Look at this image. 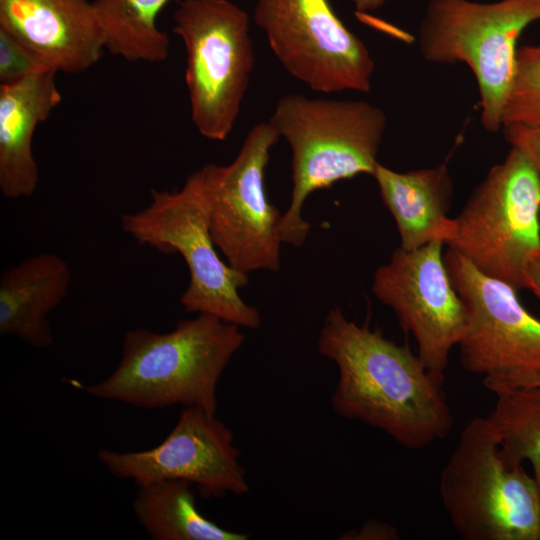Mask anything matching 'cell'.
Listing matches in <instances>:
<instances>
[{"label": "cell", "mask_w": 540, "mask_h": 540, "mask_svg": "<svg viewBox=\"0 0 540 540\" xmlns=\"http://www.w3.org/2000/svg\"><path fill=\"white\" fill-rule=\"evenodd\" d=\"M358 13H367L381 8L387 0H347Z\"/></svg>", "instance_id": "26"}, {"label": "cell", "mask_w": 540, "mask_h": 540, "mask_svg": "<svg viewBox=\"0 0 540 540\" xmlns=\"http://www.w3.org/2000/svg\"><path fill=\"white\" fill-rule=\"evenodd\" d=\"M444 261L467 311L458 344L463 369L481 376L488 390L540 381V320L523 306L518 291L451 248Z\"/></svg>", "instance_id": "9"}, {"label": "cell", "mask_w": 540, "mask_h": 540, "mask_svg": "<svg viewBox=\"0 0 540 540\" xmlns=\"http://www.w3.org/2000/svg\"><path fill=\"white\" fill-rule=\"evenodd\" d=\"M372 176L394 218L400 248L413 250L434 240L446 245L454 230V220L448 216L453 182L447 161L406 172L378 162Z\"/></svg>", "instance_id": "17"}, {"label": "cell", "mask_w": 540, "mask_h": 540, "mask_svg": "<svg viewBox=\"0 0 540 540\" xmlns=\"http://www.w3.org/2000/svg\"><path fill=\"white\" fill-rule=\"evenodd\" d=\"M46 69L14 36L0 28V84L19 81Z\"/></svg>", "instance_id": "22"}, {"label": "cell", "mask_w": 540, "mask_h": 540, "mask_svg": "<svg viewBox=\"0 0 540 540\" xmlns=\"http://www.w3.org/2000/svg\"><path fill=\"white\" fill-rule=\"evenodd\" d=\"M56 73L43 69L0 84V189L5 198H27L37 188L39 172L32 139L39 123L62 100Z\"/></svg>", "instance_id": "15"}, {"label": "cell", "mask_w": 540, "mask_h": 540, "mask_svg": "<svg viewBox=\"0 0 540 540\" xmlns=\"http://www.w3.org/2000/svg\"><path fill=\"white\" fill-rule=\"evenodd\" d=\"M170 0H93L104 46L127 61L161 62L169 54L168 35L157 26Z\"/></svg>", "instance_id": "19"}, {"label": "cell", "mask_w": 540, "mask_h": 540, "mask_svg": "<svg viewBox=\"0 0 540 540\" xmlns=\"http://www.w3.org/2000/svg\"><path fill=\"white\" fill-rule=\"evenodd\" d=\"M510 124L540 125V44L518 49L517 69L503 116Z\"/></svg>", "instance_id": "21"}, {"label": "cell", "mask_w": 540, "mask_h": 540, "mask_svg": "<svg viewBox=\"0 0 540 540\" xmlns=\"http://www.w3.org/2000/svg\"><path fill=\"white\" fill-rule=\"evenodd\" d=\"M279 140L269 121L258 123L230 164L208 163L198 170L213 241L229 265L246 273L280 269L282 215L265 189L270 151Z\"/></svg>", "instance_id": "10"}, {"label": "cell", "mask_w": 540, "mask_h": 540, "mask_svg": "<svg viewBox=\"0 0 540 540\" xmlns=\"http://www.w3.org/2000/svg\"><path fill=\"white\" fill-rule=\"evenodd\" d=\"M254 21L283 68L312 90L370 91L374 59L329 0H256Z\"/></svg>", "instance_id": "11"}, {"label": "cell", "mask_w": 540, "mask_h": 540, "mask_svg": "<svg viewBox=\"0 0 540 540\" xmlns=\"http://www.w3.org/2000/svg\"><path fill=\"white\" fill-rule=\"evenodd\" d=\"M173 21L185 47L193 124L203 137L223 141L235 125L254 69L249 16L229 0H182Z\"/></svg>", "instance_id": "7"}, {"label": "cell", "mask_w": 540, "mask_h": 540, "mask_svg": "<svg viewBox=\"0 0 540 540\" xmlns=\"http://www.w3.org/2000/svg\"><path fill=\"white\" fill-rule=\"evenodd\" d=\"M495 404L486 417L493 427L505 458L528 462L540 481V381L519 386L491 388Z\"/></svg>", "instance_id": "20"}, {"label": "cell", "mask_w": 540, "mask_h": 540, "mask_svg": "<svg viewBox=\"0 0 540 540\" xmlns=\"http://www.w3.org/2000/svg\"><path fill=\"white\" fill-rule=\"evenodd\" d=\"M317 349L338 369L330 402L339 416L378 428L412 450L449 435L454 418L444 381L407 345L356 324L335 307L324 320Z\"/></svg>", "instance_id": "1"}, {"label": "cell", "mask_w": 540, "mask_h": 540, "mask_svg": "<svg viewBox=\"0 0 540 540\" xmlns=\"http://www.w3.org/2000/svg\"><path fill=\"white\" fill-rule=\"evenodd\" d=\"M342 540H397L398 530L392 525L379 521L367 520L359 529H354L342 534Z\"/></svg>", "instance_id": "24"}, {"label": "cell", "mask_w": 540, "mask_h": 540, "mask_svg": "<svg viewBox=\"0 0 540 540\" xmlns=\"http://www.w3.org/2000/svg\"><path fill=\"white\" fill-rule=\"evenodd\" d=\"M538 485H539V489H540V481L538 482Z\"/></svg>", "instance_id": "27"}, {"label": "cell", "mask_w": 540, "mask_h": 540, "mask_svg": "<svg viewBox=\"0 0 540 540\" xmlns=\"http://www.w3.org/2000/svg\"><path fill=\"white\" fill-rule=\"evenodd\" d=\"M540 21V0H429L418 32L421 56L465 64L476 80L481 124L497 133L517 69L518 40Z\"/></svg>", "instance_id": "5"}, {"label": "cell", "mask_w": 540, "mask_h": 540, "mask_svg": "<svg viewBox=\"0 0 540 540\" xmlns=\"http://www.w3.org/2000/svg\"><path fill=\"white\" fill-rule=\"evenodd\" d=\"M72 274L67 261L39 253L6 267L0 275V334L34 348H47L54 337L48 321L68 294Z\"/></svg>", "instance_id": "16"}, {"label": "cell", "mask_w": 540, "mask_h": 540, "mask_svg": "<svg viewBox=\"0 0 540 540\" xmlns=\"http://www.w3.org/2000/svg\"><path fill=\"white\" fill-rule=\"evenodd\" d=\"M439 494L464 540H540V489L523 467L507 460L484 418L462 429L443 467Z\"/></svg>", "instance_id": "4"}, {"label": "cell", "mask_w": 540, "mask_h": 540, "mask_svg": "<svg viewBox=\"0 0 540 540\" xmlns=\"http://www.w3.org/2000/svg\"><path fill=\"white\" fill-rule=\"evenodd\" d=\"M445 242L413 250L397 248L373 276L372 291L413 336L427 370L444 381L450 353L467 327V311L444 261Z\"/></svg>", "instance_id": "12"}, {"label": "cell", "mask_w": 540, "mask_h": 540, "mask_svg": "<svg viewBox=\"0 0 540 540\" xmlns=\"http://www.w3.org/2000/svg\"><path fill=\"white\" fill-rule=\"evenodd\" d=\"M501 130L510 147L519 150L530 162L540 183V125L510 124Z\"/></svg>", "instance_id": "23"}, {"label": "cell", "mask_w": 540, "mask_h": 540, "mask_svg": "<svg viewBox=\"0 0 540 540\" xmlns=\"http://www.w3.org/2000/svg\"><path fill=\"white\" fill-rule=\"evenodd\" d=\"M269 122L292 154L291 199L281 218V240L301 247L311 229L302 216L305 200L338 181L372 176L387 117L364 100L288 94L278 100Z\"/></svg>", "instance_id": "3"}, {"label": "cell", "mask_w": 540, "mask_h": 540, "mask_svg": "<svg viewBox=\"0 0 540 540\" xmlns=\"http://www.w3.org/2000/svg\"><path fill=\"white\" fill-rule=\"evenodd\" d=\"M194 485L161 480L138 485L132 506L138 522L153 540H247L249 534L227 530L197 508Z\"/></svg>", "instance_id": "18"}, {"label": "cell", "mask_w": 540, "mask_h": 540, "mask_svg": "<svg viewBox=\"0 0 540 540\" xmlns=\"http://www.w3.org/2000/svg\"><path fill=\"white\" fill-rule=\"evenodd\" d=\"M454 220L446 243L483 274L525 288L529 257L540 250V183L516 148L495 164Z\"/></svg>", "instance_id": "8"}, {"label": "cell", "mask_w": 540, "mask_h": 540, "mask_svg": "<svg viewBox=\"0 0 540 540\" xmlns=\"http://www.w3.org/2000/svg\"><path fill=\"white\" fill-rule=\"evenodd\" d=\"M525 288L540 298V250L532 254L524 270Z\"/></svg>", "instance_id": "25"}, {"label": "cell", "mask_w": 540, "mask_h": 540, "mask_svg": "<svg viewBox=\"0 0 540 540\" xmlns=\"http://www.w3.org/2000/svg\"><path fill=\"white\" fill-rule=\"evenodd\" d=\"M0 28L55 72H82L105 49L98 17L88 0H0Z\"/></svg>", "instance_id": "14"}, {"label": "cell", "mask_w": 540, "mask_h": 540, "mask_svg": "<svg viewBox=\"0 0 540 540\" xmlns=\"http://www.w3.org/2000/svg\"><path fill=\"white\" fill-rule=\"evenodd\" d=\"M150 198L142 210L122 215L121 228L139 244L182 256L190 278L180 297L185 311L214 315L239 327L258 328L259 312L239 295L248 284V273L223 262L215 249L198 170L188 176L181 190H152Z\"/></svg>", "instance_id": "6"}, {"label": "cell", "mask_w": 540, "mask_h": 540, "mask_svg": "<svg viewBox=\"0 0 540 540\" xmlns=\"http://www.w3.org/2000/svg\"><path fill=\"white\" fill-rule=\"evenodd\" d=\"M231 430L215 414L184 407L167 437L142 451L99 449L98 460L107 471L136 485L161 480H185L203 498L243 495L249 491Z\"/></svg>", "instance_id": "13"}, {"label": "cell", "mask_w": 540, "mask_h": 540, "mask_svg": "<svg viewBox=\"0 0 540 540\" xmlns=\"http://www.w3.org/2000/svg\"><path fill=\"white\" fill-rule=\"evenodd\" d=\"M240 328L200 313L167 333L128 330L116 369L85 390L140 409L182 405L215 414L219 379L245 340Z\"/></svg>", "instance_id": "2"}]
</instances>
